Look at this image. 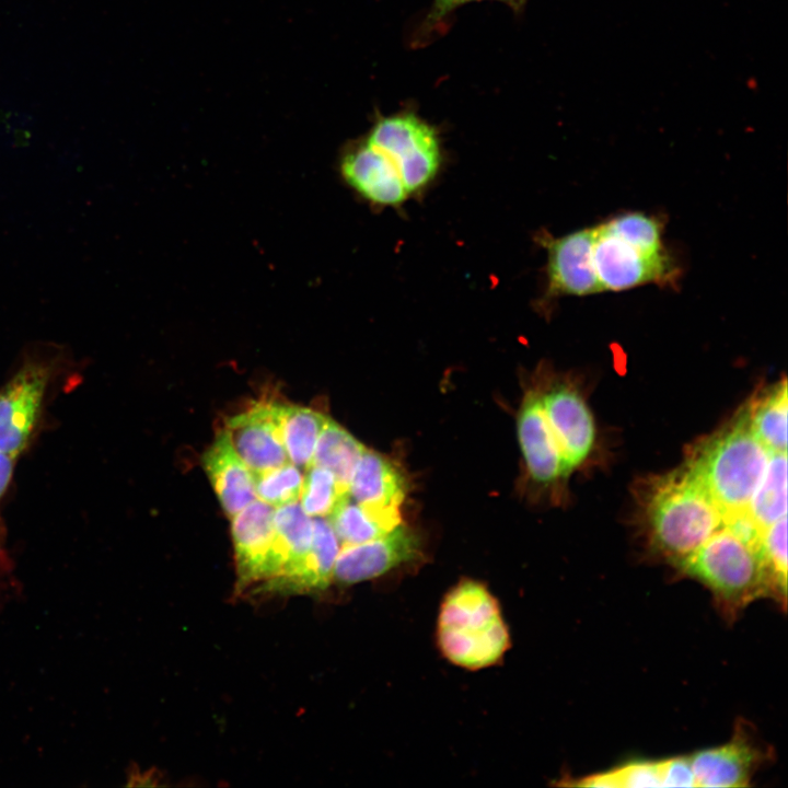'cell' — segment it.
Here are the masks:
<instances>
[{
  "instance_id": "cell-7",
  "label": "cell",
  "mask_w": 788,
  "mask_h": 788,
  "mask_svg": "<svg viewBox=\"0 0 788 788\" xmlns=\"http://www.w3.org/2000/svg\"><path fill=\"white\" fill-rule=\"evenodd\" d=\"M593 266L602 291H623L647 283L673 285L679 268L665 251L650 253L607 231L594 227Z\"/></svg>"
},
{
  "instance_id": "cell-29",
  "label": "cell",
  "mask_w": 788,
  "mask_h": 788,
  "mask_svg": "<svg viewBox=\"0 0 788 788\" xmlns=\"http://www.w3.org/2000/svg\"><path fill=\"white\" fill-rule=\"evenodd\" d=\"M584 787H662L660 762H634L577 783Z\"/></svg>"
},
{
  "instance_id": "cell-9",
  "label": "cell",
  "mask_w": 788,
  "mask_h": 788,
  "mask_svg": "<svg viewBox=\"0 0 788 788\" xmlns=\"http://www.w3.org/2000/svg\"><path fill=\"white\" fill-rule=\"evenodd\" d=\"M277 402H254L229 417L223 428L229 440L253 475L288 462L281 439Z\"/></svg>"
},
{
  "instance_id": "cell-27",
  "label": "cell",
  "mask_w": 788,
  "mask_h": 788,
  "mask_svg": "<svg viewBox=\"0 0 788 788\" xmlns=\"http://www.w3.org/2000/svg\"><path fill=\"white\" fill-rule=\"evenodd\" d=\"M604 228L624 241L650 253L665 251L662 243V224L642 212H624L605 222Z\"/></svg>"
},
{
  "instance_id": "cell-3",
  "label": "cell",
  "mask_w": 788,
  "mask_h": 788,
  "mask_svg": "<svg viewBox=\"0 0 788 788\" xmlns=\"http://www.w3.org/2000/svg\"><path fill=\"white\" fill-rule=\"evenodd\" d=\"M769 454L751 430L744 407L732 421L694 445L686 465L725 515L748 509Z\"/></svg>"
},
{
  "instance_id": "cell-32",
  "label": "cell",
  "mask_w": 788,
  "mask_h": 788,
  "mask_svg": "<svg viewBox=\"0 0 788 788\" xmlns=\"http://www.w3.org/2000/svg\"><path fill=\"white\" fill-rule=\"evenodd\" d=\"M15 459L16 457L0 451V505L11 483ZM4 537L5 532L0 515V551L3 548Z\"/></svg>"
},
{
  "instance_id": "cell-10",
  "label": "cell",
  "mask_w": 788,
  "mask_h": 788,
  "mask_svg": "<svg viewBox=\"0 0 788 788\" xmlns=\"http://www.w3.org/2000/svg\"><path fill=\"white\" fill-rule=\"evenodd\" d=\"M275 508L255 499L231 518L237 583L241 592L263 584L273 575Z\"/></svg>"
},
{
  "instance_id": "cell-24",
  "label": "cell",
  "mask_w": 788,
  "mask_h": 788,
  "mask_svg": "<svg viewBox=\"0 0 788 788\" xmlns=\"http://www.w3.org/2000/svg\"><path fill=\"white\" fill-rule=\"evenodd\" d=\"M339 541L326 518L313 519V538L299 593L323 590L332 581Z\"/></svg>"
},
{
  "instance_id": "cell-8",
  "label": "cell",
  "mask_w": 788,
  "mask_h": 788,
  "mask_svg": "<svg viewBox=\"0 0 788 788\" xmlns=\"http://www.w3.org/2000/svg\"><path fill=\"white\" fill-rule=\"evenodd\" d=\"M547 251L546 287L540 306L547 308L559 297L589 296L602 291L593 266L594 227L560 237L542 234Z\"/></svg>"
},
{
  "instance_id": "cell-31",
  "label": "cell",
  "mask_w": 788,
  "mask_h": 788,
  "mask_svg": "<svg viewBox=\"0 0 788 788\" xmlns=\"http://www.w3.org/2000/svg\"><path fill=\"white\" fill-rule=\"evenodd\" d=\"M471 1H480V0H433V3L431 5V10L428 13V15L425 19V22L422 24V30L426 32L432 31L445 16H448L454 9L457 7L471 2ZM501 1L508 4L510 8L514 10L521 9L526 0H496Z\"/></svg>"
},
{
  "instance_id": "cell-20",
  "label": "cell",
  "mask_w": 788,
  "mask_h": 788,
  "mask_svg": "<svg viewBox=\"0 0 788 788\" xmlns=\"http://www.w3.org/2000/svg\"><path fill=\"white\" fill-rule=\"evenodd\" d=\"M281 439L289 461L306 470L312 464L314 449L327 419L309 407L278 404Z\"/></svg>"
},
{
  "instance_id": "cell-4",
  "label": "cell",
  "mask_w": 788,
  "mask_h": 788,
  "mask_svg": "<svg viewBox=\"0 0 788 788\" xmlns=\"http://www.w3.org/2000/svg\"><path fill=\"white\" fill-rule=\"evenodd\" d=\"M677 567L705 584L722 612L731 617L763 595L780 601L758 547L745 543L725 526Z\"/></svg>"
},
{
  "instance_id": "cell-12",
  "label": "cell",
  "mask_w": 788,
  "mask_h": 788,
  "mask_svg": "<svg viewBox=\"0 0 788 788\" xmlns=\"http://www.w3.org/2000/svg\"><path fill=\"white\" fill-rule=\"evenodd\" d=\"M274 566L258 592L299 593L313 538V519L299 501L279 507L274 513Z\"/></svg>"
},
{
  "instance_id": "cell-30",
  "label": "cell",
  "mask_w": 788,
  "mask_h": 788,
  "mask_svg": "<svg viewBox=\"0 0 788 788\" xmlns=\"http://www.w3.org/2000/svg\"><path fill=\"white\" fill-rule=\"evenodd\" d=\"M662 787H696L690 757L660 762Z\"/></svg>"
},
{
  "instance_id": "cell-15",
  "label": "cell",
  "mask_w": 788,
  "mask_h": 788,
  "mask_svg": "<svg viewBox=\"0 0 788 788\" xmlns=\"http://www.w3.org/2000/svg\"><path fill=\"white\" fill-rule=\"evenodd\" d=\"M340 169L344 179L371 204L397 207L409 197L394 164L367 141L344 155Z\"/></svg>"
},
{
  "instance_id": "cell-14",
  "label": "cell",
  "mask_w": 788,
  "mask_h": 788,
  "mask_svg": "<svg viewBox=\"0 0 788 788\" xmlns=\"http://www.w3.org/2000/svg\"><path fill=\"white\" fill-rule=\"evenodd\" d=\"M518 436L533 480L552 485L571 472L536 393L529 394L519 410Z\"/></svg>"
},
{
  "instance_id": "cell-21",
  "label": "cell",
  "mask_w": 788,
  "mask_h": 788,
  "mask_svg": "<svg viewBox=\"0 0 788 788\" xmlns=\"http://www.w3.org/2000/svg\"><path fill=\"white\" fill-rule=\"evenodd\" d=\"M340 546L381 537L402 523L401 517L372 511L346 497L326 518Z\"/></svg>"
},
{
  "instance_id": "cell-11",
  "label": "cell",
  "mask_w": 788,
  "mask_h": 788,
  "mask_svg": "<svg viewBox=\"0 0 788 788\" xmlns=\"http://www.w3.org/2000/svg\"><path fill=\"white\" fill-rule=\"evenodd\" d=\"M419 554V537L401 523L381 537L343 545L336 557L333 578L344 584L362 582L415 560Z\"/></svg>"
},
{
  "instance_id": "cell-18",
  "label": "cell",
  "mask_w": 788,
  "mask_h": 788,
  "mask_svg": "<svg viewBox=\"0 0 788 788\" xmlns=\"http://www.w3.org/2000/svg\"><path fill=\"white\" fill-rule=\"evenodd\" d=\"M201 463L230 519L257 499L253 473L233 449L224 429L205 451Z\"/></svg>"
},
{
  "instance_id": "cell-25",
  "label": "cell",
  "mask_w": 788,
  "mask_h": 788,
  "mask_svg": "<svg viewBox=\"0 0 788 788\" xmlns=\"http://www.w3.org/2000/svg\"><path fill=\"white\" fill-rule=\"evenodd\" d=\"M348 496L328 470L317 465L305 470L299 502L309 517L327 518Z\"/></svg>"
},
{
  "instance_id": "cell-19",
  "label": "cell",
  "mask_w": 788,
  "mask_h": 788,
  "mask_svg": "<svg viewBox=\"0 0 788 788\" xmlns=\"http://www.w3.org/2000/svg\"><path fill=\"white\" fill-rule=\"evenodd\" d=\"M787 396L784 379L745 406L751 430L770 453H787Z\"/></svg>"
},
{
  "instance_id": "cell-23",
  "label": "cell",
  "mask_w": 788,
  "mask_h": 788,
  "mask_svg": "<svg viewBox=\"0 0 788 788\" xmlns=\"http://www.w3.org/2000/svg\"><path fill=\"white\" fill-rule=\"evenodd\" d=\"M748 510L764 529L787 515V453H770Z\"/></svg>"
},
{
  "instance_id": "cell-22",
  "label": "cell",
  "mask_w": 788,
  "mask_h": 788,
  "mask_svg": "<svg viewBox=\"0 0 788 788\" xmlns=\"http://www.w3.org/2000/svg\"><path fill=\"white\" fill-rule=\"evenodd\" d=\"M366 447L338 422L327 417L318 436L312 464L328 470L348 490L355 466Z\"/></svg>"
},
{
  "instance_id": "cell-16",
  "label": "cell",
  "mask_w": 788,
  "mask_h": 788,
  "mask_svg": "<svg viewBox=\"0 0 788 788\" xmlns=\"http://www.w3.org/2000/svg\"><path fill=\"white\" fill-rule=\"evenodd\" d=\"M764 752L745 733L737 732L727 744L690 757L696 787H745L763 762Z\"/></svg>"
},
{
  "instance_id": "cell-17",
  "label": "cell",
  "mask_w": 788,
  "mask_h": 788,
  "mask_svg": "<svg viewBox=\"0 0 788 788\" xmlns=\"http://www.w3.org/2000/svg\"><path fill=\"white\" fill-rule=\"evenodd\" d=\"M406 489L401 470L385 456L366 448L350 477L348 495L372 511L401 517L399 506Z\"/></svg>"
},
{
  "instance_id": "cell-26",
  "label": "cell",
  "mask_w": 788,
  "mask_h": 788,
  "mask_svg": "<svg viewBox=\"0 0 788 788\" xmlns=\"http://www.w3.org/2000/svg\"><path fill=\"white\" fill-rule=\"evenodd\" d=\"M253 476L256 498L263 502L276 509L299 501L303 475L291 462Z\"/></svg>"
},
{
  "instance_id": "cell-28",
  "label": "cell",
  "mask_w": 788,
  "mask_h": 788,
  "mask_svg": "<svg viewBox=\"0 0 788 788\" xmlns=\"http://www.w3.org/2000/svg\"><path fill=\"white\" fill-rule=\"evenodd\" d=\"M787 515L764 528L757 544L783 604L787 594Z\"/></svg>"
},
{
  "instance_id": "cell-5",
  "label": "cell",
  "mask_w": 788,
  "mask_h": 788,
  "mask_svg": "<svg viewBox=\"0 0 788 788\" xmlns=\"http://www.w3.org/2000/svg\"><path fill=\"white\" fill-rule=\"evenodd\" d=\"M60 349L51 345L28 351L0 387V451L14 457L30 444L39 422L48 386L58 369Z\"/></svg>"
},
{
  "instance_id": "cell-2",
  "label": "cell",
  "mask_w": 788,
  "mask_h": 788,
  "mask_svg": "<svg viewBox=\"0 0 788 788\" xmlns=\"http://www.w3.org/2000/svg\"><path fill=\"white\" fill-rule=\"evenodd\" d=\"M438 647L452 664L480 670L497 664L510 647L499 603L483 583L463 579L441 602Z\"/></svg>"
},
{
  "instance_id": "cell-1",
  "label": "cell",
  "mask_w": 788,
  "mask_h": 788,
  "mask_svg": "<svg viewBox=\"0 0 788 788\" xmlns=\"http://www.w3.org/2000/svg\"><path fill=\"white\" fill-rule=\"evenodd\" d=\"M645 512L651 544L676 565L723 523L721 510L686 464L652 483Z\"/></svg>"
},
{
  "instance_id": "cell-13",
  "label": "cell",
  "mask_w": 788,
  "mask_h": 788,
  "mask_svg": "<svg viewBox=\"0 0 788 788\" xmlns=\"http://www.w3.org/2000/svg\"><path fill=\"white\" fill-rule=\"evenodd\" d=\"M547 422L572 471L591 454L595 443L592 413L578 390L557 384L541 396Z\"/></svg>"
},
{
  "instance_id": "cell-6",
  "label": "cell",
  "mask_w": 788,
  "mask_h": 788,
  "mask_svg": "<svg viewBox=\"0 0 788 788\" xmlns=\"http://www.w3.org/2000/svg\"><path fill=\"white\" fill-rule=\"evenodd\" d=\"M367 142L394 164L409 196L427 188L441 167V146L436 129L413 113L379 119Z\"/></svg>"
}]
</instances>
